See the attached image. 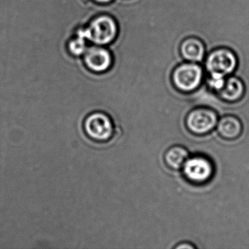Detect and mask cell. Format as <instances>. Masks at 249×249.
I'll list each match as a JSON object with an SVG mask.
<instances>
[{"label":"cell","mask_w":249,"mask_h":249,"mask_svg":"<svg viewBox=\"0 0 249 249\" xmlns=\"http://www.w3.org/2000/svg\"><path fill=\"white\" fill-rule=\"evenodd\" d=\"M189 158V152L182 145H173L167 150L164 156L165 164L173 170L182 168L185 161Z\"/></svg>","instance_id":"8fae6325"},{"label":"cell","mask_w":249,"mask_h":249,"mask_svg":"<svg viewBox=\"0 0 249 249\" xmlns=\"http://www.w3.org/2000/svg\"><path fill=\"white\" fill-rule=\"evenodd\" d=\"M182 168L185 177L195 183L208 181L212 177L214 170L212 162L203 156L188 158Z\"/></svg>","instance_id":"8992f818"},{"label":"cell","mask_w":249,"mask_h":249,"mask_svg":"<svg viewBox=\"0 0 249 249\" xmlns=\"http://www.w3.org/2000/svg\"><path fill=\"white\" fill-rule=\"evenodd\" d=\"M93 1H94L95 2H97V3L106 4L111 2L112 0H93Z\"/></svg>","instance_id":"5bb4252c"},{"label":"cell","mask_w":249,"mask_h":249,"mask_svg":"<svg viewBox=\"0 0 249 249\" xmlns=\"http://www.w3.org/2000/svg\"><path fill=\"white\" fill-rule=\"evenodd\" d=\"M218 123V115L213 109L197 107L191 110L186 119L189 131L196 135H204L212 131Z\"/></svg>","instance_id":"5b68a950"},{"label":"cell","mask_w":249,"mask_h":249,"mask_svg":"<svg viewBox=\"0 0 249 249\" xmlns=\"http://www.w3.org/2000/svg\"><path fill=\"white\" fill-rule=\"evenodd\" d=\"M221 98L229 103L240 101L246 93V87L243 81L236 77H231L225 81L224 87L218 91Z\"/></svg>","instance_id":"9c48e42d"},{"label":"cell","mask_w":249,"mask_h":249,"mask_svg":"<svg viewBox=\"0 0 249 249\" xmlns=\"http://www.w3.org/2000/svg\"><path fill=\"white\" fill-rule=\"evenodd\" d=\"M84 61L87 68L96 73H102L110 69L113 62L110 52L97 45L87 49Z\"/></svg>","instance_id":"52a82bcc"},{"label":"cell","mask_w":249,"mask_h":249,"mask_svg":"<svg viewBox=\"0 0 249 249\" xmlns=\"http://www.w3.org/2000/svg\"><path fill=\"white\" fill-rule=\"evenodd\" d=\"M237 64V57L231 51L219 49L208 56L205 66L210 77L225 78L235 70Z\"/></svg>","instance_id":"3957f363"},{"label":"cell","mask_w":249,"mask_h":249,"mask_svg":"<svg viewBox=\"0 0 249 249\" xmlns=\"http://www.w3.org/2000/svg\"><path fill=\"white\" fill-rule=\"evenodd\" d=\"M217 131L224 139L236 140L241 136L243 125L241 120L234 115H227L221 118L217 123Z\"/></svg>","instance_id":"ba28073f"},{"label":"cell","mask_w":249,"mask_h":249,"mask_svg":"<svg viewBox=\"0 0 249 249\" xmlns=\"http://www.w3.org/2000/svg\"><path fill=\"white\" fill-rule=\"evenodd\" d=\"M86 136L96 142H106L113 138L115 126L111 117L100 110L89 113L83 122Z\"/></svg>","instance_id":"7a4b0ae2"},{"label":"cell","mask_w":249,"mask_h":249,"mask_svg":"<svg viewBox=\"0 0 249 249\" xmlns=\"http://www.w3.org/2000/svg\"><path fill=\"white\" fill-rule=\"evenodd\" d=\"M202 76L203 71L201 67L193 62H189L183 64L175 70L173 82L180 91L190 92L200 85Z\"/></svg>","instance_id":"277c9868"},{"label":"cell","mask_w":249,"mask_h":249,"mask_svg":"<svg viewBox=\"0 0 249 249\" xmlns=\"http://www.w3.org/2000/svg\"><path fill=\"white\" fill-rule=\"evenodd\" d=\"M86 40L85 37L77 34V37L71 40L68 44L70 52L75 56L84 54L87 49Z\"/></svg>","instance_id":"7c38bea8"},{"label":"cell","mask_w":249,"mask_h":249,"mask_svg":"<svg viewBox=\"0 0 249 249\" xmlns=\"http://www.w3.org/2000/svg\"><path fill=\"white\" fill-rule=\"evenodd\" d=\"M77 34L97 46H104L111 43L116 38L118 26L111 17L102 15L96 17L89 27L81 29Z\"/></svg>","instance_id":"6da1fadb"},{"label":"cell","mask_w":249,"mask_h":249,"mask_svg":"<svg viewBox=\"0 0 249 249\" xmlns=\"http://www.w3.org/2000/svg\"><path fill=\"white\" fill-rule=\"evenodd\" d=\"M180 53L183 57L189 62H200L205 55V46L199 39L189 37L182 43Z\"/></svg>","instance_id":"30bf717a"},{"label":"cell","mask_w":249,"mask_h":249,"mask_svg":"<svg viewBox=\"0 0 249 249\" xmlns=\"http://www.w3.org/2000/svg\"><path fill=\"white\" fill-rule=\"evenodd\" d=\"M195 246L191 243H183L178 246H175V249H195Z\"/></svg>","instance_id":"4fadbf2b"}]
</instances>
